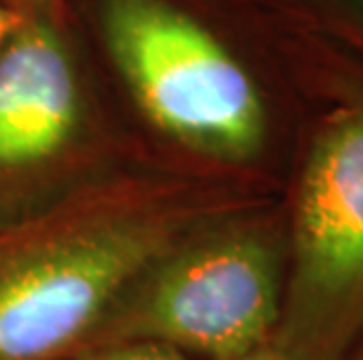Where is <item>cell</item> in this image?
<instances>
[{
	"label": "cell",
	"mask_w": 363,
	"mask_h": 360,
	"mask_svg": "<svg viewBox=\"0 0 363 360\" xmlns=\"http://www.w3.org/2000/svg\"><path fill=\"white\" fill-rule=\"evenodd\" d=\"M363 325V105L321 129L293 222L289 318L279 347L330 360Z\"/></svg>",
	"instance_id": "cell-2"
},
{
	"label": "cell",
	"mask_w": 363,
	"mask_h": 360,
	"mask_svg": "<svg viewBox=\"0 0 363 360\" xmlns=\"http://www.w3.org/2000/svg\"><path fill=\"white\" fill-rule=\"evenodd\" d=\"M78 120V80L50 28L19 26L0 50V166L43 162Z\"/></svg>",
	"instance_id": "cell-5"
},
{
	"label": "cell",
	"mask_w": 363,
	"mask_h": 360,
	"mask_svg": "<svg viewBox=\"0 0 363 360\" xmlns=\"http://www.w3.org/2000/svg\"><path fill=\"white\" fill-rule=\"evenodd\" d=\"M361 360H363V356H361Z\"/></svg>",
	"instance_id": "cell-9"
},
{
	"label": "cell",
	"mask_w": 363,
	"mask_h": 360,
	"mask_svg": "<svg viewBox=\"0 0 363 360\" xmlns=\"http://www.w3.org/2000/svg\"><path fill=\"white\" fill-rule=\"evenodd\" d=\"M279 316L277 248L260 234L233 232L169 257L138 295L125 335L233 360L272 339Z\"/></svg>",
	"instance_id": "cell-3"
},
{
	"label": "cell",
	"mask_w": 363,
	"mask_h": 360,
	"mask_svg": "<svg viewBox=\"0 0 363 360\" xmlns=\"http://www.w3.org/2000/svg\"><path fill=\"white\" fill-rule=\"evenodd\" d=\"M233 360H296V358H293L289 351H284L279 344L267 342V344H262V347L253 349L239 358H233Z\"/></svg>",
	"instance_id": "cell-7"
},
{
	"label": "cell",
	"mask_w": 363,
	"mask_h": 360,
	"mask_svg": "<svg viewBox=\"0 0 363 360\" xmlns=\"http://www.w3.org/2000/svg\"><path fill=\"white\" fill-rule=\"evenodd\" d=\"M104 30L152 124L204 155H256L265 105L249 71L211 30L164 0H106Z\"/></svg>",
	"instance_id": "cell-1"
},
{
	"label": "cell",
	"mask_w": 363,
	"mask_h": 360,
	"mask_svg": "<svg viewBox=\"0 0 363 360\" xmlns=\"http://www.w3.org/2000/svg\"><path fill=\"white\" fill-rule=\"evenodd\" d=\"M169 232L122 220L71 234L0 274V360H50L164 252Z\"/></svg>",
	"instance_id": "cell-4"
},
{
	"label": "cell",
	"mask_w": 363,
	"mask_h": 360,
	"mask_svg": "<svg viewBox=\"0 0 363 360\" xmlns=\"http://www.w3.org/2000/svg\"><path fill=\"white\" fill-rule=\"evenodd\" d=\"M19 28V19L17 14L10 12L7 7L0 5V50H3V45L10 40V37L14 35V30Z\"/></svg>",
	"instance_id": "cell-8"
},
{
	"label": "cell",
	"mask_w": 363,
	"mask_h": 360,
	"mask_svg": "<svg viewBox=\"0 0 363 360\" xmlns=\"http://www.w3.org/2000/svg\"><path fill=\"white\" fill-rule=\"evenodd\" d=\"M82 360H185L179 349L160 342L131 339L118 347L96 351V354L84 356Z\"/></svg>",
	"instance_id": "cell-6"
}]
</instances>
